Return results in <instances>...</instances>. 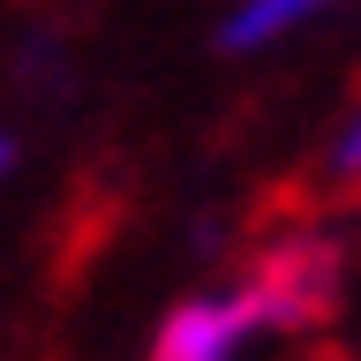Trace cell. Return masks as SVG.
<instances>
[{
  "mask_svg": "<svg viewBox=\"0 0 361 361\" xmlns=\"http://www.w3.org/2000/svg\"><path fill=\"white\" fill-rule=\"evenodd\" d=\"M264 331H271L264 286L256 279H233V286L173 301L166 324H158V338H151V361H241Z\"/></svg>",
  "mask_w": 361,
  "mask_h": 361,
  "instance_id": "cell-1",
  "label": "cell"
},
{
  "mask_svg": "<svg viewBox=\"0 0 361 361\" xmlns=\"http://www.w3.org/2000/svg\"><path fill=\"white\" fill-rule=\"evenodd\" d=\"M264 286V309H271V331H309L338 309V279H346V248L331 233H286L279 248L256 256L248 271Z\"/></svg>",
  "mask_w": 361,
  "mask_h": 361,
  "instance_id": "cell-2",
  "label": "cell"
},
{
  "mask_svg": "<svg viewBox=\"0 0 361 361\" xmlns=\"http://www.w3.org/2000/svg\"><path fill=\"white\" fill-rule=\"evenodd\" d=\"M338 0H233L219 16V30H211V45L219 53H233V61H248V53H271V45L301 38L309 23H324Z\"/></svg>",
  "mask_w": 361,
  "mask_h": 361,
  "instance_id": "cell-3",
  "label": "cell"
},
{
  "mask_svg": "<svg viewBox=\"0 0 361 361\" xmlns=\"http://www.w3.org/2000/svg\"><path fill=\"white\" fill-rule=\"evenodd\" d=\"M324 180H331V188H361V106L338 121L331 151H324Z\"/></svg>",
  "mask_w": 361,
  "mask_h": 361,
  "instance_id": "cell-4",
  "label": "cell"
},
{
  "mask_svg": "<svg viewBox=\"0 0 361 361\" xmlns=\"http://www.w3.org/2000/svg\"><path fill=\"white\" fill-rule=\"evenodd\" d=\"M8 173H16V135L0 128V180H8Z\"/></svg>",
  "mask_w": 361,
  "mask_h": 361,
  "instance_id": "cell-5",
  "label": "cell"
}]
</instances>
